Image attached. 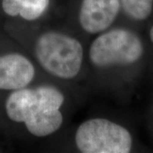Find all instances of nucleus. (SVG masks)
I'll return each instance as SVG.
<instances>
[{
  "instance_id": "nucleus-2",
  "label": "nucleus",
  "mask_w": 153,
  "mask_h": 153,
  "mask_svg": "<svg viewBox=\"0 0 153 153\" xmlns=\"http://www.w3.org/2000/svg\"><path fill=\"white\" fill-rule=\"evenodd\" d=\"M35 55L49 74L69 80L77 76L81 70L84 52L77 39L65 33L49 31L37 39Z\"/></svg>"
},
{
  "instance_id": "nucleus-1",
  "label": "nucleus",
  "mask_w": 153,
  "mask_h": 153,
  "mask_svg": "<svg viewBox=\"0 0 153 153\" xmlns=\"http://www.w3.org/2000/svg\"><path fill=\"white\" fill-rule=\"evenodd\" d=\"M65 97L50 85L12 91L5 101V111L13 122L24 123L36 137H45L58 131L63 123L60 108Z\"/></svg>"
},
{
  "instance_id": "nucleus-3",
  "label": "nucleus",
  "mask_w": 153,
  "mask_h": 153,
  "mask_svg": "<svg viewBox=\"0 0 153 153\" xmlns=\"http://www.w3.org/2000/svg\"><path fill=\"white\" fill-rule=\"evenodd\" d=\"M143 44L140 38L131 31L116 28L102 33L89 48V60L97 67L128 66L140 59Z\"/></svg>"
},
{
  "instance_id": "nucleus-8",
  "label": "nucleus",
  "mask_w": 153,
  "mask_h": 153,
  "mask_svg": "<svg viewBox=\"0 0 153 153\" xmlns=\"http://www.w3.org/2000/svg\"><path fill=\"white\" fill-rule=\"evenodd\" d=\"M50 0H25L22 4L19 16L28 21L39 19L48 10Z\"/></svg>"
},
{
  "instance_id": "nucleus-6",
  "label": "nucleus",
  "mask_w": 153,
  "mask_h": 153,
  "mask_svg": "<svg viewBox=\"0 0 153 153\" xmlns=\"http://www.w3.org/2000/svg\"><path fill=\"white\" fill-rule=\"evenodd\" d=\"M35 76L31 60L19 53L0 55V90L14 91L27 87Z\"/></svg>"
},
{
  "instance_id": "nucleus-4",
  "label": "nucleus",
  "mask_w": 153,
  "mask_h": 153,
  "mask_svg": "<svg viewBox=\"0 0 153 153\" xmlns=\"http://www.w3.org/2000/svg\"><path fill=\"white\" fill-rule=\"evenodd\" d=\"M75 142L82 153H128L133 145L127 128L105 118L82 123L76 129Z\"/></svg>"
},
{
  "instance_id": "nucleus-10",
  "label": "nucleus",
  "mask_w": 153,
  "mask_h": 153,
  "mask_svg": "<svg viewBox=\"0 0 153 153\" xmlns=\"http://www.w3.org/2000/svg\"><path fill=\"white\" fill-rule=\"evenodd\" d=\"M150 38H151V40H152V42L153 43V26L151 28V30H150Z\"/></svg>"
},
{
  "instance_id": "nucleus-5",
  "label": "nucleus",
  "mask_w": 153,
  "mask_h": 153,
  "mask_svg": "<svg viewBox=\"0 0 153 153\" xmlns=\"http://www.w3.org/2000/svg\"><path fill=\"white\" fill-rule=\"evenodd\" d=\"M120 8L119 0H82L79 23L86 33H103L114 22Z\"/></svg>"
},
{
  "instance_id": "nucleus-7",
  "label": "nucleus",
  "mask_w": 153,
  "mask_h": 153,
  "mask_svg": "<svg viewBox=\"0 0 153 153\" xmlns=\"http://www.w3.org/2000/svg\"><path fill=\"white\" fill-rule=\"evenodd\" d=\"M126 14L137 21L146 20L152 11L153 0H119Z\"/></svg>"
},
{
  "instance_id": "nucleus-9",
  "label": "nucleus",
  "mask_w": 153,
  "mask_h": 153,
  "mask_svg": "<svg viewBox=\"0 0 153 153\" xmlns=\"http://www.w3.org/2000/svg\"><path fill=\"white\" fill-rule=\"evenodd\" d=\"M25 0H2V9L7 16H19L22 4Z\"/></svg>"
}]
</instances>
